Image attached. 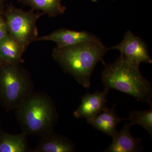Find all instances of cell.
Here are the masks:
<instances>
[{
  "label": "cell",
  "mask_w": 152,
  "mask_h": 152,
  "mask_svg": "<svg viewBox=\"0 0 152 152\" xmlns=\"http://www.w3.org/2000/svg\"><path fill=\"white\" fill-rule=\"evenodd\" d=\"M109 50L97 38L69 46L56 47L52 56L65 72L88 89L95 67L100 61L105 64L103 58Z\"/></svg>",
  "instance_id": "6da1fadb"
},
{
  "label": "cell",
  "mask_w": 152,
  "mask_h": 152,
  "mask_svg": "<svg viewBox=\"0 0 152 152\" xmlns=\"http://www.w3.org/2000/svg\"><path fill=\"white\" fill-rule=\"evenodd\" d=\"M104 65L102 77L104 89L122 92L152 106L151 85L142 75L140 66L121 56L114 63Z\"/></svg>",
  "instance_id": "7a4b0ae2"
},
{
  "label": "cell",
  "mask_w": 152,
  "mask_h": 152,
  "mask_svg": "<svg viewBox=\"0 0 152 152\" xmlns=\"http://www.w3.org/2000/svg\"><path fill=\"white\" fill-rule=\"evenodd\" d=\"M15 110L23 133L26 135L41 136L53 131L57 114L48 96L32 93Z\"/></svg>",
  "instance_id": "3957f363"
},
{
  "label": "cell",
  "mask_w": 152,
  "mask_h": 152,
  "mask_svg": "<svg viewBox=\"0 0 152 152\" xmlns=\"http://www.w3.org/2000/svg\"><path fill=\"white\" fill-rule=\"evenodd\" d=\"M31 81L20 64L0 66V102L4 107L15 110L32 93Z\"/></svg>",
  "instance_id": "277c9868"
},
{
  "label": "cell",
  "mask_w": 152,
  "mask_h": 152,
  "mask_svg": "<svg viewBox=\"0 0 152 152\" xmlns=\"http://www.w3.org/2000/svg\"><path fill=\"white\" fill-rule=\"evenodd\" d=\"M44 13L34 12V10L25 11L12 4L7 7L5 17L8 34L26 51L29 45L38 38L37 23Z\"/></svg>",
  "instance_id": "5b68a950"
},
{
  "label": "cell",
  "mask_w": 152,
  "mask_h": 152,
  "mask_svg": "<svg viewBox=\"0 0 152 152\" xmlns=\"http://www.w3.org/2000/svg\"><path fill=\"white\" fill-rule=\"evenodd\" d=\"M110 49L119 51L120 56L124 59L138 66L142 63H152L146 44L141 38L135 35L131 31L126 33L121 43Z\"/></svg>",
  "instance_id": "8992f818"
},
{
  "label": "cell",
  "mask_w": 152,
  "mask_h": 152,
  "mask_svg": "<svg viewBox=\"0 0 152 152\" xmlns=\"http://www.w3.org/2000/svg\"><path fill=\"white\" fill-rule=\"evenodd\" d=\"M109 91L104 89L103 92L97 91L94 94L85 95L82 98L80 105L74 112V116L88 120L97 115L107 107V96Z\"/></svg>",
  "instance_id": "52a82bcc"
},
{
  "label": "cell",
  "mask_w": 152,
  "mask_h": 152,
  "mask_svg": "<svg viewBox=\"0 0 152 152\" xmlns=\"http://www.w3.org/2000/svg\"><path fill=\"white\" fill-rule=\"evenodd\" d=\"M97 38L93 34L86 31H77L61 28L56 30L47 35L38 37L36 39V42L51 41L57 44V47L61 48L72 45Z\"/></svg>",
  "instance_id": "ba28073f"
},
{
  "label": "cell",
  "mask_w": 152,
  "mask_h": 152,
  "mask_svg": "<svg viewBox=\"0 0 152 152\" xmlns=\"http://www.w3.org/2000/svg\"><path fill=\"white\" fill-rule=\"evenodd\" d=\"M132 126L127 123L120 132L113 137V141L110 146L104 152H135L143 149L141 139L136 138L130 132Z\"/></svg>",
  "instance_id": "9c48e42d"
},
{
  "label": "cell",
  "mask_w": 152,
  "mask_h": 152,
  "mask_svg": "<svg viewBox=\"0 0 152 152\" xmlns=\"http://www.w3.org/2000/svg\"><path fill=\"white\" fill-rule=\"evenodd\" d=\"M124 120L118 116L115 106H113L111 109L106 108L96 117L87 120V122L95 129L113 137L118 132L117 125Z\"/></svg>",
  "instance_id": "30bf717a"
},
{
  "label": "cell",
  "mask_w": 152,
  "mask_h": 152,
  "mask_svg": "<svg viewBox=\"0 0 152 152\" xmlns=\"http://www.w3.org/2000/svg\"><path fill=\"white\" fill-rule=\"evenodd\" d=\"M75 147L69 140L53 132V131L41 136L39 143L33 152H72Z\"/></svg>",
  "instance_id": "8fae6325"
},
{
  "label": "cell",
  "mask_w": 152,
  "mask_h": 152,
  "mask_svg": "<svg viewBox=\"0 0 152 152\" xmlns=\"http://www.w3.org/2000/svg\"><path fill=\"white\" fill-rule=\"evenodd\" d=\"M24 52L20 45L9 34L0 41V56L5 63L20 64Z\"/></svg>",
  "instance_id": "7c38bea8"
},
{
  "label": "cell",
  "mask_w": 152,
  "mask_h": 152,
  "mask_svg": "<svg viewBox=\"0 0 152 152\" xmlns=\"http://www.w3.org/2000/svg\"><path fill=\"white\" fill-rule=\"evenodd\" d=\"M26 135L12 134L0 131V152H25L28 149Z\"/></svg>",
  "instance_id": "4fadbf2b"
},
{
  "label": "cell",
  "mask_w": 152,
  "mask_h": 152,
  "mask_svg": "<svg viewBox=\"0 0 152 152\" xmlns=\"http://www.w3.org/2000/svg\"><path fill=\"white\" fill-rule=\"evenodd\" d=\"M62 0H23L25 5L30 6L32 10L42 11L49 17L53 18L63 15L66 10L62 3Z\"/></svg>",
  "instance_id": "5bb4252c"
},
{
  "label": "cell",
  "mask_w": 152,
  "mask_h": 152,
  "mask_svg": "<svg viewBox=\"0 0 152 152\" xmlns=\"http://www.w3.org/2000/svg\"><path fill=\"white\" fill-rule=\"evenodd\" d=\"M148 110L138 111H133L130 113L128 120H129L131 126L140 125L151 136L152 135V108Z\"/></svg>",
  "instance_id": "9a60e30c"
},
{
  "label": "cell",
  "mask_w": 152,
  "mask_h": 152,
  "mask_svg": "<svg viewBox=\"0 0 152 152\" xmlns=\"http://www.w3.org/2000/svg\"><path fill=\"white\" fill-rule=\"evenodd\" d=\"M8 34V30L7 22L0 16V41L5 37Z\"/></svg>",
  "instance_id": "2e32d148"
},
{
  "label": "cell",
  "mask_w": 152,
  "mask_h": 152,
  "mask_svg": "<svg viewBox=\"0 0 152 152\" xmlns=\"http://www.w3.org/2000/svg\"><path fill=\"white\" fill-rule=\"evenodd\" d=\"M6 1V0H0V4Z\"/></svg>",
  "instance_id": "e0dca14e"
},
{
  "label": "cell",
  "mask_w": 152,
  "mask_h": 152,
  "mask_svg": "<svg viewBox=\"0 0 152 152\" xmlns=\"http://www.w3.org/2000/svg\"><path fill=\"white\" fill-rule=\"evenodd\" d=\"M92 1L94 2H96L97 1V0H91Z\"/></svg>",
  "instance_id": "ac0fdd59"
},
{
  "label": "cell",
  "mask_w": 152,
  "mask_h": 152,
  "mask_svg": "<svg viewBox=\"0 0 152 152\" xmlns=\"http://www.w3.org/2000/svg\"><path fill=\"white\" fill-rule=\"evenodd\" d=\"M1 131V129H0V131Z\"/></svg>",
  "instance_id": "d6986e66"
}]
</instances>
